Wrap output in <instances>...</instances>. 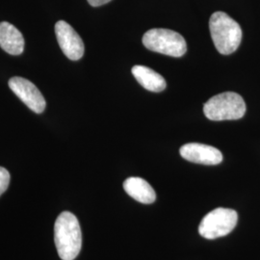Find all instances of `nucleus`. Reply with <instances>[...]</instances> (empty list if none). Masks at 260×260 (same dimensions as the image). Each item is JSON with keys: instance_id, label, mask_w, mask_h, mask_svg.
I'll use <instances>...</instances> for the list:
<instances>
[{"instance_id": "obj_8", "label": "nucleus", "mask_w": 260, "mask_h": 260, "mask_svg": "<svg viewBox=\"0 0 260 260\" xmlns=\"http://www.w3.org/2000/svg\"><path fill=\"white\" fill-rule=\"evenodd\" d=\"M179 152L182 158L196 164L218 165L223 161V154L219 149L204 144H186L180 148Z\"/></svg>"}, {"instance_id": "obj_11", "label": "nucleus", "mask_w": 260, "mask_h": 260, "mask_svg": "<svg viewBox=\"0 0 260 260\" xmlns=\"http://www.w3.org/2000/svg\"><path fill=\"white\" fill-rule=\"evenodd\" d=\"M132 75L136 78L138 83L150 92L159 93L165 90L166 81L163 76L153 70L145 66H134L131 70Z\"/></svg>"}, {"instance_id": "obj_3", "label": "nucleus", "mask_w": 260, "mask_h": 260, "mask_svg": "<svg viewBox=\"0 0 260 260\" xmlns=\"http://www.w3.org/2000/svg\"><path fill=\"white\" fill-rule=\"evenodd\" d=\"M204 113L210 121L239 120L246 113V103L240 94L225 92L214 95L205 103Z\"/></svg>"}, {"instance_id": "obj_4", "label": "nucleus", "mask_w": 260, "mask_h": 260, "mask_svg": "<svg viewBox=\"0 0 260 260\" xmlns=\"http://www.w3.org/2000/svg\"><path fill=\"white\" fill-rule=\"evenodd\" d=\"M143 44L149 50L172 57H181L187 50L184 38L177 32L164 28H154L146 32Z\"/></svg>"}, {"instance_id": "obj_2", "label": "nucleus", "mask_w": 260, "mask_h": 260, "mask_svg": "<svg viewBox=\"0 0 260 260\" xmlns=\"http://www.w3.org/2000/svg\"><path fill=\"white\" fill-rule=\"evenodd\" d=\"M209 30L215 47L221 54H232L241 44L242 29L239 23L223 12H215L211 16Z\"/></svg>"}, {"instance_id": "obj_6", "label": "nucleus", "mask_w": 260, "mask_h": 260, "mask_svg": "<svg viewBox=\"0 0 260 260\" xmlns=\"http://www.w3.org/2000/svg\"><path fill=\"white\" fill-rule=\"evenodd\" d=\"M10 89L32 111L41 114L46 109L47 103L37 87L25 78L13 77L9 80Z\"/></svg>"}, {"instance_id": "obj_5", "label": "nucleus", "mask_w": 260, "mask_h": 260, "mask_svg": "<svg viewBox=\"0 0 260 260\" xmlns=\"http://www.w3.org/2000/svg\"><path fill=\"white\" fill-rule=\"evenodd\" d=\"M238 214L230 208L219 207L206 214L199 226V233L205 239H217L233 232L237 224Z\"/></svg>"}, {"instance_id": "obj_7", "label": "nucleus", "mask_w": 260, "mask_h": 260, "mask_svg": "<svg viewBox=\"0 0 260 260\" xmlns=\"http://www.w3.org/2000/svg\"><path fill=\"white\" fill-rule=\"evenodd\" d=\"M55 34L59 47L69 59L77 61L85 51L83 41L74 28L64 20L55 24Z\"/></svg>"}, {"instance_id": "obj_12", "label": "nucleus", "mask_w": 260, "mask_h": 260, "mask_svg": "<svg viewBox=\"0 0 260 260\" xmlns=\"http://www.w3.org/2000/svg\"><path fill=\"white\" fill-rule=\"evenodd\" d=\"M9 183V172L5 168L0 167V196L7 190Z\"/></svg>"}, {"instance_id": "obj_1", "label": "nucleus", "mask_w": 260, "mask_h": 260, "mask_svg": "<svg viewBox=\"0 0 260 260\" xmlns=\"http://www.w3.org/2000/svg\"><path fill=\"white\" fill-rule=\"evenodd\" d=\"M54 241L58 254L62 260H75L82 246L80 224L75 215L62 212L56 219Z\"/></svg>"}, {"instance_id": "obj_10", "label": "nucleus", "mask_w": 260, "mask_h": 260, "mask_svg": "<svg viewBox=\"0 0 260 260\" xmlns=\"http://www.w3.org/2000/svg\"><path fill=\"white\" fill-rule=\"evenodd\" d=\"M123 189L128 195L141 204L150 205L155 202L156 194L149 182L141 177H129L123 182Z\"/></svg>"}, {"instance_id": "obj_9", "label": "nucleus", "mask_w": 260, "mask_h": 260, "mask_svg": "<svg viewBox=\"0 0 260 260\" xmlns=\"http://www.w3.org/2000/svg\"><path fill=\"white\" fill-rule=\"evenodd\" d=\"M0 47L11 55H19L24 49L22 34L7 21L0 22Z\"/></svg>"}, {"instance_id": "obj_13", "label": "nucleus", "mask_w": 260, "mask_h": 260, "mask_svg": "<svg viewBox=\"0 0 260 260\" xmlns=\"http://www.w3.org/2000/svg\"><path fill=\"white\" fill-rule=\"evenodd\" d=\"M111 0H88L89 4L93 7H99V6H103L104 4L110 2Z\"/></svg>"}]
</instances>
